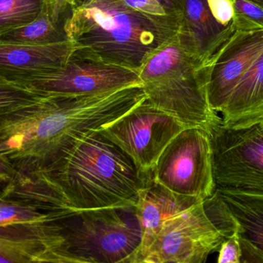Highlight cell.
<instances>
[{"label": "cell", "instance_id": "obj_1", "mask_svg": "<svg viewBox=\"0 0 263 263\" xmlns=\"http://www.w3.org/2000/svg\"><path fill=\"white\" fill-rule=\"evenodd\" d=\"M147 98L143 85L89 95H41L0 86V160L43 169Z\"/></svg>", "mask_w": 263, "mask_h": 263}, {"label": "cell", "instance_id": "obj_2", "mask_svg": "<svg viewBox=\"0 0 263 263\" xmlns=\"http://www.w3.org/2000/svg\"><path fill=\"white\" fill-rule=\"evenodd\" d=\"M181 16H153L124 0H76L64 30L75 54L139 72L149 57L180 31Z\"/></svg>", "mask_w": 263, "mask_h": 263}, {"label": "cell", "instance_id": "obj_3", "mask_svg": "<svg viewBox=\"0 0 263 263\" xmlns=\"http://www.w3.org/2000/svg\"><path fill=\"white\" fill-rule=\"evenodd\" d=\"M77 210L135 207L139 192L155 177L101 130L92 132L41 169Z\"/></svg>", "mask_w": 263, "mask_h": 263}, {"label": "cell", "instance_id": "obj_4", "mask_svg": "<svg viewBox=\"0 0 263 263\" xmlns=\"http://www.w3.org/2000/svg\"><path fill=\"white\" fill-rule=\"evenodd\" d=\"M149 102L186 127L210 130L221 122L208 95L209 67L178 34L157 49L139 71Z\"/></svg>", "mask_w": 263, "mask_h": 263}, {"label": "cell", "instance_id": "obj_5", "mask_svg": "<svg viewBox=\"0 0 263 263\" xmlns=\"http://www.w3.org/2000/svg\"><path fill=\"white\" fill-rule=\"evenodd\" d=\"M59 224L63 263H135L141 243L135 207L78 210Z\"/></svg>", "mask_w": 263, "mask_h": 263}, {"label": "cell", "instance_id": "obj_6", "mask_svg": "<svg viewBox=\"0 0 263 263\" xmlns=\"http://www.w3.org/2000/svg\"><path fill=\"white\" fill-rule=\"evenodd\" d=\"M237 231L235 219L215 192L167 218L141 263H204Z\"/></svg>", "mask_w": 263, "mask_h": 263}, {"label": "cell", "instance_id": "obj_7", "mask_svg": "<svg viewBox=\"0 0 263 263\" xmlns=\"http://www.w3.org/2000/svg\"><path fill=\"white\" fill-rule=\"evenodd\" d=\"M0 226H40L64 219L76 209L41 169L1 161Z\"/></svg>", "mask_w": 263, "mask_h": 263}, {"label": "cell", "instance_id": "obj_8", "mask_svg": "<svg viewBox=\"0 0 263 263\" xmlns=\"http://www.w3.org/2000/svg\"><path fill=\"white\" fill-rule=\"evenodd\" d=\"M143 85L139 72L74 54L64 67L49 71L0 73V86L35 95H89Z\"/></svg>", "mask_w": 263, "mask_h": 263}, {"label": "cell", "instance_id": "obj_9", "mask_svg": "<svg viewBox=\"0 0 263 263\" xmlns=\"http://www.w3.org/2000/svg\"><path fill=\"white\" fill-rule=\"evenodd\" d=\"M155 181L175 193L201 200L216 190L209 130L185 127L161 154L154 170Z\"/></svg>", "mask_w": 263, "mask_h": 263}, {"label": "cell", "instance_id": "obj_10", "mask_svg": "<svg viewBox=\"0 0 263 263\" xmlns=\"http://www.w3.org/2000/svg\"><path fill=\"white\" fill-rule=\"evenodd\" d=\"M216 187L263 194V122L210 130Z\"/></svg>", "mask_w": 263, "mask_h": 263}, {"label": "cell", "instance_id": "obj_11", "mask_svg": "<svg viewBox=\"0 0 263 263\" xmlns=\"http://www.w3.org/2000/svg\"><path fill=\"white\" fill-rule=\"evenodd\" d=\"M185 127L146 98L101 132L126 152L144 175L154 177L161 154Z\"/></svg>", "mask_w": 263, "mask_h": 263}, {"label": "cell", "instance_id": "obj_12", "mask_svg": "<svg viewBox=\"0 0 263 263\" xmlns=\"http://www.w3.org/2000/svg\"><path fill=\"white\" fill-rule=\"evenodd\" d=\"M262 51L263 30L232 35L208 64V95L212 110L223 111L232 92Z\"/></svg>", "mask_w": 263, "mask_h": 263}, {"label": "cell", "instance_id": "obj_13", "mask_svg": "<svg viewBox=\"0 0 263 263\" xmlns=\"http://www.w3.org/2000/svg\"><path fill=\"white\" fill-rule=\"evenodd\" d=\"M59 221L40 226H0L1 263H62Z\"/></svg>", "mask_w": 263, "mask_h": 263}, {"label": "cell", "instance_id": "obj_14", "mask_svg": "<svg viewBox=\"0 0 263 263\" xmlns=\"http://www.w3.org/2000/svg\"><path fill=\"white\" fill-rule=\"evenodd\" d=\"M202 201L175 193L155 178L144 186L135 205L141 229V243L135 263H141L167 218Z\"/></svg>", "mask_w": 263, "mask_h": 263}, {"label": "cell", "instance_id": "obj_15", "mask_svg": "<svg viewBox=\"0 0 263 263\" xmlns=\"http://www.w3.org/2000/svg\"><path fill=\"white\" fill-rule=\"evenodd\" d=\"M236 32L214 16L207 0H184L178 36L204 64H209Z\"/></svg>", "mask_w": 263, "mask_h": 263}, {"label": "cell", "instance_id": "obj_16", "mask_svg": "<svg viewBox=\"0 0 263 263\" xmlns=\"http://www.w3.org/2000/svg\"><path fill=\"white\" fill-rule=\"evenodd\" d=\"M238 226L241 263H263V194L216 187Z\"/></svg>", "mask_w": 263, "mask_h": 263}, {"label": "cell", "instance_id": "obj_17", "mask_svg": "<svg viewBox=\"0 0 263 263\" xmlns=\"http://www.w3.org/2000/svg\"><path fill=\"white\" fill-rule=\"evenodd\" d=\"M75 53L69 40L50 44L0 42V73L49 71L64 67Z\"/></svg>", "mask_w": 263, "mask_h": 263}, {"label": "cell", "instance_id": "obj_18", "mask_svg": "<svg viewBox=\"0 0 263 263\" xmlns=\"http://www.w3.org/2000/svg\"><path fill=\"white\" fill-rule=\"evenodd\" d=\"M221 115V124L229 128L263 122V51L232 92Z\"/></svg>", "mask_w": 263, "mask_h": 263}, {"label": "cell", "instance_id": "obj_19", "mask_svg": "<svg viewBox=\"0 0 263 263\" xmlns=\"http://www.w3.org/2000/svg\"><path fill=\"white\" fill-rule=\"evenodd\" d=\"M70 7L66 0H44L42 11L33 22L0 34V42L40 44L68 40L64 24Z\"/></svg>", "mask_w": 263, "mask_h": 263}, {"label": "cell", "instance_id": "obj_20", "mask_svg": "<svg viewBox=\"0 0 263 263\" xmlns=\"http://www.w3.org/2000/svg\"><path fill=\"white\" fill-rule=\"evenodd\" d=\"M43 5L44 0H0V34L31 24Z\"/></svg>", "mask_w": 263, "mask_h": 263}, {"label": "cell", "instance_id": "obj_21", "mask_svg": "<svg viewBox=\"0 0 263 263\" xmlns=\"http://www.w3.org/2000/svg\"><path fill=\"white\" fill-rule=\"evenodd\" d=\"M233 7V23L236 31L263 30V9L249 0H231Z\"/></svg>", "mask_w": 263, "mask_h": 263}, {"label": "cell", "instance_id": "obj_22", "mask_svg": "<svg viewBox=\"0 0 263 263\" xmlns=\"http://www.w3.org/2000/svg\"><path fill=\"white\" fill-rule=\"evenodd\" d=\"M218 252V263H241V248L238 231L221 243Z\"/></svg>", "mask_w": 263, "mask_h": 263}, {"label": "cell", "instance_id": "obj_23", "mask_svg": "<svg viewBox=\"0 0 263 263\" xmlns=\"http://www.w3.org/2000/svg\"><path fill=\"white\" fill-rule=\"evenodd\" d=\"M214 16L226 26L234 25L233 7L231 0H207Z\"/></svg>", "mask_w": 263, "mask_h": 263}, {"label": "cell", "instance_id": "obj_24", "mask_svg": "<svg viewBox=\"0 0 263 263\" xmlns=\"http://www.w3.org/2000/svg\"><path fill=\"white\" fill-rule=\"evenodd\" d=\"M127 5L135 10L153 16L170 15L158 0H124ZM174 15V14H173Z\"/></svg>", "mask_w": 263, "mask_h": 263}, {"label": "cell", "instance_id": "obj_25", "mask_svg": "<svg viewBox=\"0 0 263 263\" xmlns=\"http://www.w3.org/2000/svg\"><path fill=\"white\" fill-rule=\"evenodd\" d=\"M170 14L182 16L184 0H158Z\"/></svg>", "mask_w": 263, "mask_h": 263}, {"label": "cell", "instance_id": "obj_26", "mask_svg": "<svg viewBox=\"0 0 263 263\" xmlns=\"http://www.w3.org/2000/svg\"><path fill=\"white\" fill-rule=\"evenodd\" d=\"M249 1H251V2L256 4L257 6H258V7H261V9H263V0H249Z\"/></svg>", "mask_w": 263, "mask_h": 263}, {"label": "cell", "instance_id": "obj_27", "mask_svg": "<svg viewBox=\"0 0 263 263\" xmlns=\"http://www.w3.org/2000/svg\"><path fill=\"white\" fill-rule=\"evenodd\" d=\"M66 1H67V2L70 3V5L72 6L73 5V4H74L75 1H76V0H66Z\"/></svg>", "mask_w": 263, "mask_h": 263}]
</instances>
